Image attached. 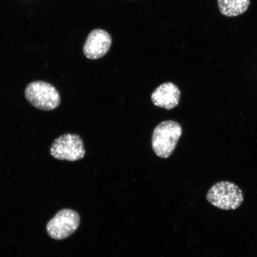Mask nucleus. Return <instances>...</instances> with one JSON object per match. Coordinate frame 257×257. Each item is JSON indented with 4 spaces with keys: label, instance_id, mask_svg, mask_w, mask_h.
Returning <instances> with one entry per match:
<instances>
[{
    "label": "nucleus",
    "instance_id": "f257e3e1",
    "mask_svg": "<svg viewBox=\"0 0 257 257\" xmlns=\"http://www.w3.org/2000/svg\"><path fill=\"white\" fill-rule=\"evenodd\" d=\"M182 134V127L178 122H161L153 133L152 144L154 153L160 158H169L174 152Z\"/></svg>",
    "mask_w": 257,
    "mask_h": 257
},
{
    "label": "nucleus",
    "instance_id": "f03ea898",
    "mask_svg": "<svg viewBox=\"0 0 257 257\" xmlns=\"http://www.w3.org/2000/svg\"><path fill=\"white\" fill-rule=\"evenodd\" d=\"M206 199L209 203L221 210H233L240 206L244 198L238 186L233 182L220 181L209 189Z\"/></svg>",
    "mask_w": 257,
    "mask_h": 257
},
{
    "label": "nucleus",
    "instance_id": "7ed1b4c3",
    "mask_svg": "<svg viewBox=\"0 0 257 257\" xmlns=\"http://www.w3.org/2000/svg\"><path fill=\"white\" fill-rule=\"evenodd\" d=\"M25 95L32 106L41 110H53L60 104L59 91L46 82L39 80L30 83L25 89Z\"/></svg>",
    "mask_w": 257,
    "mask_h": 257
},
{
    "label": "nucleus",
    "instance_id": "20e7f679",
    "mask_svg": "<svg viewBox=\"0 0 257 257\" xmlns=\"http://www.w3.org/2000/svg\"><path fill=\"white\" fill-rule=\"evenodd\" d=\"M50 154L53 158L76 162L84 157V144L78 135L66 134L56 138L51 144Z\"/></svg>",
    "mask_w": 257,
    "mask_h": 257
},
{
    "label": "nucleus",
    "instance_id": "39448f33",
    "mask_svg": "<svg viewBox=\"0 0 257 257\" xmlns=\"http://www.w3.org/2000/svg\"><path fill=\"white\" fill-rule=\"evenodd\" d=\"M80 221L79 215L76 211L71 209H63L48 223V234L54 239H66L78 229Z\"/></svg>",
    "mask_w": 257,
    "mask_h": 257
},
{
    "label": "nucleus",
    "instance_id": "423d86ee",
    "mask_svg": "<svg viewBox=\"0 0 257 257\" xmlns=\"http://www.w3.org/2000/svg\"><path fill=\"white\" fill-rule=\"evenodd\" d=\"M112 43L110 35L101 29L90 32L83 47V54L91 60L101 59L110 50Z\"/></svg>",
    "mask_w": 257,
    "mask_h": 257
},
{
    "label": "nucleus",
    "instance_id": "0eeeda50",
    "mask_svg": "<svg viewBox=\"0 0 257 257\" xmlns=\"http://www.w3.org/2000/svg\"><path fill=\"white\" fill-rule=\"evenodd\" d=\"M181 92L174 83L166 82L160 85L153 92L152 100L157 107L172 110L181 100Z\"/></svg>",
    "mask_w": 257,
    "mask_h": 257
},
{
    "label": "nucleus",
    "instance_id": "6e6552de",
    "mask_svg": "<svg viewBox=\"0 0 257 257\" xmlns=\"http://www.w3.org/2000/svg\"><path fill=\"white\" fill-rule=\"evenodd\" d=\"M250 0H217L218 9L227 17H236L247 11Z\"/></svg>",
    "mask_w": 257,
    "mask_h": 257
}]
</instances>
